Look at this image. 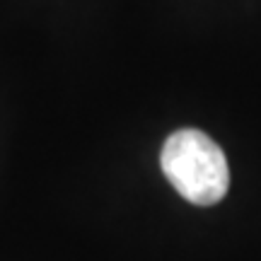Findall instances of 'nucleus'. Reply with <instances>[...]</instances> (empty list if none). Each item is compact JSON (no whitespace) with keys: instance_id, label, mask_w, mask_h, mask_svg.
<instances>
[{"instance_id":"nucleus-1","label":"nucleus","mask_w":261,"mask_h":261,"mask_svg":"<svg viewBox=\"0 0 261 261\" xmlns=\"http://www.w3.org/2000/svg\"><path fill=\"white\" fill-rule=\"evenodd\" d=\"M160 165L174 191L194 205L220 203L230 189L225 152L198 128L174 130L162 145Z\"/></svg>"}]
</instances>
